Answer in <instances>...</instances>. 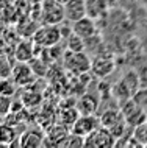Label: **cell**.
Segmentation results:
<instances>
[{
	"label": "cell",
	"mask_w": 147,
	"mask_h": 148,
	"mask_svg": "<svg viewBox=\"0 0 147 148\" xmlns=\"http://www.w3.org/2000/svg\"><path fill=\"white\" fill-rule=\"evenodd\" d=\"M13 67H14V66H11L6 56L0 55V79L10 78L11 73H13Z\"/></svg>",
	"instance_id": "cell-22"
},
{
	"label": "cell",
	"mask_w": 147,
	"mask_h": 148,
	"mask_svg": "<svg viewBox=\"0 0 147 148\" xmlns=\"http://www.w3.org/2000/svg\"><path fill=\"white\" fill-rule=\"evenodd\" d=\"M35 72L31 69V66L28 62H21L17 61V64L13 67V73H11V78L14 79V83L19 87H25L28 84H33L35 81Z\"/></svg>",
	"instance_id": "cell-7"
},
{
	"label": "cell",
	"mask_w": 147,
	"mask_h": 148,
	"mask_svg": "<svg viewBox=\"0 0 147 148\" xmlns=\"http://www.w3.org/2000/svg\"><path fill=\"white\" fill-rule=\"evenodd\" d=\"M99 119H100V126L111 128L113 125H116L119 120L124 119V115H122L121 109H117V108H116V109H106Z\"/></svg>",
	"instance_id": "cell-14"
},
{
	"label": "cell",
	"mask_w": 147,
	"mask_h": 148,
	"mask_svg": "<svg viewBox=\"0 0 147 148\" xmlns=\"http://www.w3.org/2000/svg\"><path fill=\"white\" fill-rule=\"evenodd\" d=\"M66 50L70 51H86V42L81 36L75 34L74 31L66 38Z\"/></svg>",
	"instance_id": "cell-16"
},
{
	"label": "cell",
	"mask_w": 147,
	"mask_h": 148,
	"mask_svg": "<svg viewBox=\"0 0 147 148\" xmlns=\"http://www.w3.org/2000/svg\"><path fill=\"white\" fill-rule=\"evenodd\" d=\"M116 69V62L114 59L108 56V55L99 53L97 56L92 58V64H91V73L96 78H106Z\"/></svg>",
	"instance_id": "cell-5"
},
{
	"label": "cell",
	"mask_w": 147,
	"mask_h": 148,
	"mask_svg": "<svg viewBox=\"0 0 147 148\" xmlns=\"http://www.w3.org/2000/svg\"><path fill=\"white\" fill-rule=\"evenodd\" d=\"M16 139V131L11 125H0V145H11Z\"/></svg>",
	"instance_id": "cell-18"
},
{
	"label": "cell",
	"mask_w": 147,
	"mask_h": 148,
	"mask_svg": "<svg viewBox=\"0 0 147 148\" xmlns=\"http://www.w3.org/2000/svg\"><path fill=\"white\" fill-rule=\"evenodd\" d=\"M64 14L67 22H77L81 17L88 16L86 0H67L64 3Z\"/></svg>",
	"instance_id": "cell-8"
},
{
	"label": "cell",
	"mask_w": 147,
	"mask_h": 148,
	"mask_svg": "<svg viewBox=\"0 0 147 148\" xmlns=\"http://www.w3.org/2000/svg\"><path fill=\"white\" fill-rule=\"evenodd\" d=\"M19 140H21V147L23 148H35L44 145L46 136L39 128H30V130L23 131L22 136H19Z\"/></svg>",
	"instance_id": "cell-9"
},
{
	"label": "cell",
	"mask_w": 147,
	"mask_h": 148,
	"mask_svg": "<svg viewBox=\"0 0 147 148\" xmlns=\"http://www.w3.org/2000/svg\"><path fill=\"white\" fill-rule=\"evenodd\" d=\"M122 81L128 86V89L132 90V94H135V92L139 89V86H141V77L136 73V72H133V70L125 72L124 77H122Z\"/></svg>",
	"instance_id": "cell-17"
},
{
	"label": "cell",
	"mask_w": 147,
	"mask_h": 148,
	"mask_svg": "<svg viewBox=\"0 0 147 148\" xmlns=\"http://www.w3.org/2000/svg\"><path fill=\"white\" fill-rule=\"evenodd\" d=\"M97 128H100V119L99 117H96L94 114H80L70 130H72V133L86 137L92 131H96Z\"/></svg>",
	"instance_id": "cell-6"
},
{
	"label": "cell",
	"mask_w": 147,
	"mask_h": 148,
	"mask_svg": "<svg viewBox=\"0 0 147 148\" xmlns=\"http://www.w3.org/2000/svg\"><path fill=\"white\" fill-rule=\"evenodd\" d=\"M42 2H44V0H27L28 5H41Z\"/></svg>",
	"instance_id": "cell-24"
},
{
	"label": "cell",
	"mask_w": 147,
	"mask_h": 148,
	"mask_svg": "<svg viewBox=\"0 0 147 148\" xmlns=\"http://www.w3.org/2000/svg\"><path fill=\"white\" fill-rule=\"evenodd\" d=\"M133 137L141 143V147H147V122L133 128Z\"/></svg>",
	"instance_id": "cell-19"
},
{
	"label": "cell",
	"mask_w": 147,
	"mask_h": 148,
	"mask_svg": "<svg viewBox=\"0 0 147 148\" xmlns=\"http://www.w3.org/2000/svg\"><path fill=\"white\" fill-rule=\"evenodd\" d=\"M63 64L67 72L74 75H85L91 72V64L92 59L88 56L86 51H70L64 50L63 53Z\"/></svg>",
	"instance_id": "cell-1"
},
{
	"label": "cell",
	"mask_w": 147,
	"mask_h": 148,
	"mask_svg": "<svg viewBox=\"0 0 147 148\" xmlns=\"http://www.w3.org/2000/svg\"><path fill=\"white\" fill-rule=\"evenodd\" d=\"M63 38L61 27L59 25H47V23H41V27L36 30L33 36V41L36 47L41 49H49V47L58 45Z\"/></svg>",
	"instance_id": "cell-2"
},
{
	"label": "cell",
	"mask_w": 147,
	"mask_h": 148,
	"mask_svg": "<svg viewBox=\"0 0 147 148\" xmlns=\"http://www.w3.org/2000/svg\"><path fill=\"white\" fill-rule=\"evenodd\" d=\"M111 94H113V97L117 98L119 101H125V100H128V98L133 97L132 90H130L128 86H127L125 83L122 81V78L119 79V81H117L113 87H111Z\"/></svg>",
	"instance_id": "cell-15"
},
{
	"label": "cell",
	"mask_w": 147,
	"mask_h": 148,
	"mask_svg": "<svg viewBox=\"0 0 147 148\" xmlns=\"http://www.w3.org/2000/svg\"><path fill=\"white\" fill-rule=\"evenodd\" d=\"M57 2H58V3H61V5H64V3L67 2V0H57Z\"/></svg>",
	"instance_id": "cell-25"
},
{
	"label": "cell",
	"mask_w": 147,
	"mask_h": 148,
	"mask_svg": "<svg viewBox=\"0 0 147 148\" xmlns=\"http://www.w3.org/2000/svg\"><path fill=\"white\" fill-rule=\"evenodd\" d=\"M108 10L106 0H86V11L92 19H100Z\"/></svg>",
	"instance_id": "cell-13"
},
{
	"label": "cell",
	"mask_w": 147,
	"mask_h": 148,
	"mask_svg": "<svg viewBox=\"0 0 147 148\" xmlns=\"http://www.w3.org/2000/svg\"><path fill=\"white\" fill-rule=\"evenodd\" d=\"M116 145V139L111 134V131L105 126L97 128L85 137V147H92V148H102V147H113Z\"/></svg>",
	"instance_id": "cell-4"
},
{
	"label": "cell",
	"mask_w": 147,
	"mask_h": 148,
	"mask_svg": "<svg viewBox=\"0 0 147 148\" xmlns=\"http://www.w3.org/2000/svg\"><path fill=\"white\" fill-rule=\"evenodd\" d=\"M66 21L64 5L57 0H44L41 3V23L47 25H61Z\"/></svg>",
	"instance_id": "cell-3"
},
{
	"label": "cell",
	"mask_w": 147,
	"mask_h": 148,
	"mask_svg": "<svg viewBox=\"0 0 147 148\" xmlns=\"http://www.w3.org/2000/svg\"><path fill=\"white\" fill-rule=\"evenodd\" d=\"M99 105H100V100L97 98V95L91 94V92L80 95V98L75 103L80 114H94L99 109Z\"/></svg>",
	"instance_id": "cell-11"
},
{
	"label": "cell",
	"mask_w": 147,
	"mask_h": 148,
	"mask_svg": "<svg viewBox=\"0 0 147 148\" xmlns=\"http://www.w3.org/2000/svg\"><path fill=\"white\" fill-rule=\"evenodd\" d=\"M11 108H13V97L0 94V119L6 117L11 112Z\"/></svg>",
	"instance_id": "cell-21"
},
{
	"label": "cell",
	"mask_w": 147,
	"mask_h": 148,
	"mask_svg": "<svg viewBox=\"0 0 147 148\" xmlns=\"http://www.w3.org/2000/svg\"><path fill=\"white\" fill-rule=\"evenodd\" d=\"M132 98L136 101V105L139 108L147 111V87H139V89L133 94Z\"/></svg>",
	"instance_id": "cell-23"
},
{
	"label": "cell",
	"mask_w": 147,
	"mask_h": 148,
	"mask_svg": "<svg viewBox=\"0 0 147 148\" xmlns=\"http://www.w3.org/2000/svg\"><path fill=\"white\" fill-rule=\"evenodd\" d=\"M35 45H36L35 41L19 42L17 47H16V50H14V58L17 59V61H21V62H30L31 59L35 58V49H33Z\"/></svg>",
	"instance_id": "cell-12"
},
{
	"label": "cell",
	"mask_w": 147,
	"mask_h": 148,
	"mask_svg": "<svg viewBox=\"0 0 147 148\" xmlns=\"http://www.w3.org/2000/svg\"><path fill=\"white\" fill-rule=\"evenodd\" d=\"M72 31L75 34L81 36L83 39H88L91 36H94L97 33V27H96V19L89 17V16H85L80 21L72 22Z\"/></svg>",
	"instance_id": "cell-10"
},
{
	"label": "cell",
	"mask_w": 147,
	"mask_h": 148,
	"mask_svg": "<svg viewBox=\"0 0 147 148\" xmlns=\"http://www.w3.org/2000/svg\"><path fill=\"white\" fill-rule=\"evenodd\" d=\"M16 87H17V84L14 83L13 78H3L0 79V94L3 95H10V97H13L14 92H16Z\"/></svg>",
	"instance_id": "cell-20"
}]
</instances>
